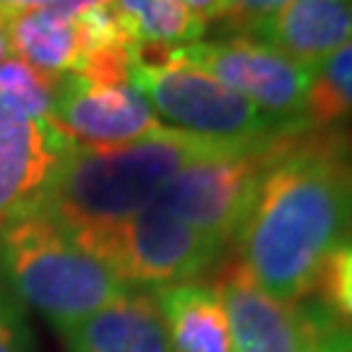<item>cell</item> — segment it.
Here are the masks:
<instances>
[{
    "mask_svg": "<svg viewBox=\"0 0 352 352\" xmlns=\"http://www.w3.org/2000/svg\"><path fill=\"white\" fill-rule=\"evenodd\" d=\"M352 243V157L324 128H292L232 240L240 269L274 300L298 305L318 287L324 264Z\"/></svg>",
    "mask_w": 352,
    "mask_h": 352,
    "instance_id": "1",
    "label": "cell"
},
{
    "mask_svg": "<svg viewBox=\"0 0 352 352\" xmlns=\"http://www.w3.org/2000/svg\"><path fill=\"white\" fill-rule=\"evenodd\" d=\"M227 149L238 146H222L167 126L123 146L91 149L76 144L58 162L34 209L76 240H87L154 204L183 167Z\"/></svg>",
    "mask_w": 352,
    "mask_h": 352,
    "instance_id": "2",
    "label": "cell"
},
{
    "mask_svg": "<svg viewBox=\"0 0 352 352\" xmlns=\"http://www.w3.org/2000/svg\"><path fill=\"white\" fill-rule=\"evenodd\" d=\"M0 279L60 337L131 289L113 266L39 209L0 227Z\"/></svg>",
    "mask_w": 352,
    "mask_h": 352,
    "instance_id": "3",
    "label": "cell"
},
{
    "mask_svg": "<svg viewBox=\"0 0 352 352\" xmlns=\"http://www.w3.org/2000/svg\"><path fill=\"white\" fill-rule=\"evenodd\" d=\"M78 243L113 266L131 289L146 292L201 279L227 251L160 204H149L123 225Z\"/></svg>",
    "mask_w": 352,
    "mask_h": 352,
    "instance_id": "4",
    "label": "cell"
},
{
    "mask_svg": "<svg viewBox=\"0 0 352 352\" xmlns=\"http://www.w3.org/2000/svg\"><path fill=\"white\" fill-rule=\"evenodd\" d=\"M131 84L146 97L157 118H164L170 123L167 128L222 146H261L266 141L277 139L279 133L292 131L287 126H279L253 102L193 65H131Z\"/></svg>",
    "mask_w": 352,
    "mask_h": 352,
    "instance_id": "5",
    "label": "cell"
},
{
    "mask_svg": "<svg viewBox=\"0 0 352 352\" xmlns=\"http://www.w3.org/2000/svg\"><path fill=\"white\" fill-rule=\"evenodd\" d=\"M277 139L190 162L164 186L154 204L217 240L222 248L232 245L266 167L274 160Z\"/></svg>",
    "mask_w": 352,
    "mask_h": 352,
    "instance_id": "6",
    "label": "cell"
},
{
    "mask_svg": "<svg viewBox=\"0 0 352 352\" xmlns=\"http://www.w3.org/2000/svg\"><path fill=\"white\" fill-rule=\"evenodd\" d=\"M175 63L193 65L209 74L219 84L253 102L279 126H305L302 118L311 89V68L292 63L258 39L238 34L217 42L183 45L175 52Z\"/></svg>",
    "mask_w": 352,
    "mask_h": 352,
    "instance_id": "7",
    "label": "cell"
},
{
    "mask_svg": "<svg viewBox=\"0 0 352 352\" xmlns=\"http://www.w3.org/2000/svg\"><path fill=\"white\" fill-rule=\"evenodd\" d=\"M52 123L78 146H123L162 131L157 113L133 84H94L78 74L55 81Z\"/></svg>",
    "mask_w": 352,
    "mask_h": 352,
    "instance_id": "8",
    "label": "cell"
},
{
    "mask_svg": "<svg viewBox=\"0 0 352 352\" xmlns=\"http://www.w3.org/2000/svg\"><path fill=\"white\" fill-rule=\"evenodd\" d=\"M214 287L227 316L230 352H308L311 316L308 308L287 305L266 295L238 261L227 264Z\"/></svg>",
    "mask_w": 352,
    "mask_h": 352,
    "instance_id": "9",
    "label": "cell"
},
{
    "mask_svg": "<svg viewBox=\"0 0 352 352\" xmlns=\"http://www.w3.org/2000/svg\"><path fill=\"white\" fill-rule=\"evenodd\" d=\"M74 146L52 120H32L0 100V227L37 206Z\"/></svg>",
    "mask_w": 352,
    "mask_h": 352,
    "instance_id": "10",
    "label": "cell"
},
{
    "mask_svg": "<svg viewBox=\"0 0 352 352\" xmlns=\"http://www.w3.org/2000/svg\"><path fill=\"white\" fill-rule=\"evenodd\" d=\"M248 32L292 63L316 68L352 42V0H289Z\"/></svg>",
    "mask_w": 352,
    "mask_h": 352,
    "instance_id": "11",
    "label": "cell"
},
{
    "mask_svg": "<svg viewBox=\"0 0 352 352\" xmlns=\"http://www.w3.org/2000/svg\"><path fill=\"white\" fill-rule=\"evenodd\" d=\"M65 352H170L154 295L128 289L65 334Z\"/></svg>",
    "mask_w": 352,
    "mask_h": 352,
    "instance_id": "12",
    "label": "cell"
},
{
    "mask_svg": "<svg viewBox=\"0 0 352 352\" xmlns=\"http://www.w3.org/2000/svg\"><path fill=\"white\" fill-rule=\"evenodd\" d=\"M167 329L170 352H230L227 316L214 282H183L151 292Z\"/></svg>",
    "mask_w": 352,
    "mask_h": 352,
    "instance_id": "13",
    "label": "cell"
},
{
    "mask_svg": "<svg viewBox=\"0 0 352 352\" xmlns=\"http://www.w3.org/2000/svg\"><path fill=\"white\" fill-rule=\"evenodd\" d=\"M8 45L16 58L47 76L76 74L81 65V37L76 21L52 8L8 16Z\"/></svg>",
    "mask_w": 352,
    "mask_h": 352,
    "instance_id": "14",
    "label": "cell"
},
{
    "mask_svg": "<svg viewBox=\"0 0 352 352\" xmlns=\"http://www.w3.org/2000/svg\"><path fill=\"white\" fill-rule=\"evenodd\" d=\"M347 118H352V42L311 68V89L302 123L327 131Z\"/></svg>",
    "mask_w": 352,
    "mask_h": 352,
    "instance_id": "15",
    "label": "cell"
},
{
    "mask_svg": "<svg viewBox=\"0 0 352 352\" xmlns=\"http://www.w3.org/2000/svg\"><path fill=\"white\" fill-rule=\"evenodd\" d=\"M115 8L136 29L139 42L193 45L204 37L206 21L180 0H115Z\"/></svg>",
    "mask_w": 352,
    "mask_h": 352,
    "instance_id": "16",
    "label": "cell"
},
{
    "mask_svg": "<svg viewBox=\"0 0 352 352\" xmlns=\"http://www.w3.org/2000/svg\"><path fill=\"white\" fill-rule=\"evenodd\" d=\"M58 76H47L24 63L21 58H6L0 63V100L32 120H52Z\"/></svg>",
    "mask_w": 352,
    "mask_h": 352,
    "instance_id": "17",
    "label": "cell"
},
{
    "mask_svg": "<svg viewBox=\"0 0 352 352\" xmlns=\"http://www.w3.org/2000/svg\"><path fill=\"white\" fill-rule=\"evenodd\" d=\"M316 289H321V302L331 314L352 324V243L329 256Z\"/></svg>",
    "mask_w": 352,
    "mask_h": 352,
    "instance_id": "18",
    "label": "cell"
},
{
    "mask_svg": "<svg viewBox=\"0 0 352 352\" xmlns=\"http://www.w3.org/2000/svg\"><path fill=\"white\" fill-rule=\"evenodd\" d=\"M311 316V350L308 352H352V324L334 316L324 302L305 305Z\"/></svg>",
    "mask_w": 352,
    "mask_h": 352,
    "instance_id": "19",
    "label": "cell"
},
{
    "mask_svg": "<svg viewBox=\"0 0 352 352\" xmlns=\"http://www.w3.org/2000/svg\"><path fill=\"white\" fill-rule=\"evenodd\" d=\"M0 352H34V337L19 302L0 287Z\"/></svg>",
    "mask_w": 352,
    "mask_h": 352,
    "instance_id": "20",
    "label": "cell"
},
{
    "mask_svg": "<svg viewBox=\"0 0 352 352\" xmlns=\"http://www.w3.org/2000/svg\"><path fill=\"white\" fill-rule=\"evenodd\" d=\"M289 0H227L225 19L238 29H251L253 24H258L261 19H266L272 11H277L279 6H285Z\"/></svg>",
    "mask_w": 352,
    "mask_h": 352,
    "instance_id": "21",
    "label": "cell"
},
{
    "mask_svg": "<svg viewBox=\"0 0 352 352\" xmlns=\"http://www.w3.org/2000/svg\"><path fill=\"white\" fill-rule=\"evenodd\" d=\"M107 6H115V0H52L50 8L58 11L65 19H78L84 13L94 11V8H107Z\"/></svg>",
    "mask_w": 352,
    "mask_h": 352,
    "instance_id": "22",
    "label": "cell"
},
{
    "mask_svg": "<svg viewBox=\"0 0 352 352\" xmlns=\"http://www.w3.org/2000/svg\"><path fill=\"white\" fill-rule=\"evenodd\" d=\"M180 3H186L196 16H201L204 21L206 19H222L227 11V0H180Z\"/></svg>",
    "mask_w": 352,
    "mask_h": 352,
    "instance_id": "23",
    "label": "cell"
},
{
    "mask_svg": "<svg viewBox=\"0 0 352 352\" xmlns=\"http://www.w3.org/2000/svg\"><path fill=\"white\" fill-rule=\"evenodd\" d=\"M52 0H0V13L13 16V13L37 11V8H50Z\"/></svg>",
    "mask_w": 352,
    "mask_h": 352,
    "instance_id": "24",
    "label": "cell"
},
{
    "mask_svg": "<svg viewBox=\"0 0 352 352\" xmlns=\"http://www.w3.org/2000/svg\"><path fill=\"white\" fill-rule=\"evenodd\" d=\"M11 52V45H8V16L0 13V63L8 58Z\"/></svg>",
    "mask_w": 352,
    "mask_h": 352,
    "instance_id": "25",
    "label": "cell"
}]
</instances>
